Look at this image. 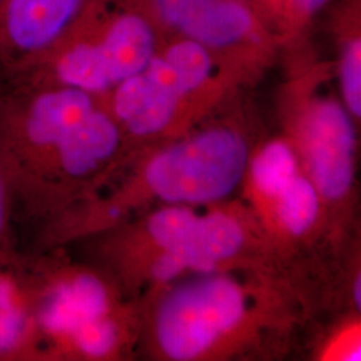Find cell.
<instances>
[{"label":"cell","mask_w":361,"mask_h":361,"mask_svg":"<svg viewBox=\"0 0 361 361\" xmlns=\"http://www.w3.org/2000/svg\"><path fill=\"white\" fill-rule=\"evenodd\" d=\"M119 336L118 324L111 316H106L79 329L66 349H73L85 357L104 359L116 352Z\"/></svg>","instance_id":"obj_14"},{"label":"cell","mask_w":361,"mask_h":361,"mask_svg":"<svg viewBox=\"0 0 361 361\" xmlns=\"http://www.w3.org/2000/svg\"><path fill=\"white\" fill-rule=\"evenodd\" d=\"M92 44L104 61L113 87L122 80L142 73L153 55L150 27L134 15H125L116 19L104 38Z\"/></svg>","instance_id":"obj_8"},{"label":"cell","mask_w":361,"mask_h":361,"mask_svg":"<svg viewBox=\"0 0 361 361\" xmlns=\"http://www.w3.org/2000/svg\"><path fill=\"white\" fill-rule=\"evenodd\" d=\"M43 360L31 255L0 253V361Z\"/></svg>","instance_id":"obj_5"},{"label":"cell","mask_w":361,"mask_h":361,"mask_svg":"<svg viewBox=\"0 0 361 361\" xmlns=\"http://www.w3.org/2000/svg\"><path fill=\"white\" fill-rule=\"evenodd\" d=\"M305 145L316 189L325 198L337 200L353 180L355 130L337 104L313 109L305 125Z\"/></svg>","instance_id":"obj_6"},{"label":"cell","mask_w":361,"mask_h":361,"mask_svg":"<svg viewBox=\"0 0 361 361\" xmlns=\"http://www.w3.org/2000/svg\"><path fill=\"white\" fill-rule=\"evenodd\" d=\"M18 221L13 186L0 158V253L8 252L15 245V224Z\"/></svg>","instance_id":"obj_17"},{"label":"cell","mask_w":361,"mask_h":361,"mask_svg":"<svg viewBox=\"0 0 361 361\" xmlns=\"http://www.w3.org/2000/svg\"><path fill=\"white\" fill-rule=\"evenodd\" d=\"M116 87L114 119L135 135L164 129L180 95L170 67L162 59L150 61L142 73L122 80Z\"/></svg>","instance_id":"obj_7"},{"label":"cell","mask_w":361,"mask_h":361,"mask_svg":"<svg viewBox=\"0 0 361 361\" xmlns=\"http://www.w3.org/2000/svg\"><path fill=\"white\" fill-rule=\"evenodd\" d=\"M165 62L174 75L180 94L198 87L210 70L209 55L195 42H182L171 47Z\"/></svg>","instance_id":"obj_13"},{"label":"cell","mask_w":361,"mask_h":361,"mask_svg":"<svg viewBox=\"0 0 361 361\" xmlns=\"http://www.w3.org/2000/svg\"><path fill=\"white\" fill-rule=\"evenodd\" d=\"M186 268L188 264L180 255L165 250V253L155 261L153 265V274L159 281H170Z\"/></svg>","instance_id":"obj_19"},{"label":"cell","mask_w":361,"mask_h":361,"mask_svg":"<svg viewBox=\"0 0 361 361\" xmlns=\"http://www.w3.org/2000/svg\"><path fill=\"white\" fill-rule=\"evenodd\" d=\"M31 268L43 359H47L65 350L79 329L110 316L111 298L104 280L92 273L58 271L35 253Z\"/></svg>","instance_id":"obj_3"},{"label":"cell","mask_w":361,"mask_h":361,"mask_svg":"<svg viewBox=\"0 0 361 361\" xmlns=\"http://www.w3.org/2000/svg\"><path fill=\"white\" fill-rule=\"evenodd\" d=\"M82 0H3L0 83L10 82L58 47Z\"/></svg>","instance_id":"obj_4"},{"label":"cell","mask_w":361,"mask_h":361,"mask_svg":"<svg viewBox=\"0 0 361 361\" xmlns=\"http://www.w3.org/2000/svg\"><path fill=\"white\" fill-rule=\"evenodd\" d=\"M246 164L247 149L238 134L210 130L157 155L146 182L169 202H210L232 193Z\"/></svg>","instance_id":"obj_1"},{"label":"cell","mask_w":361,"mask_h":361,"mask_svg":"<svg viewBox=\"0 0 361 361\" xmlns=\"http://www.w3.org/2000/svg\"><path fill=\"white\" fill-rule=\"evenodd\" d=\"M279 213L285 228L293 234H302L313 225L319 213V193L316 186L296 176L277 197Z\"/></svg>","instance_id":"obj_12"},{"label":"cell","mask_w":361,"mask_h":361,"mask_svg":"<svg viewBox=\"0 0 361 361\" xmlns=\"http://www.w3.org/2000/svg\"><path fill=\"white\" fill-rule=\"evenodd\" d=\"M252 174L261 193L277 198L297 176L295 154L285 143H269L255 158Z\"/></svg>","instance_id":"obj_11"},{"label":"cell","mask_w":361,"mask_h":361,"mask_svg":"<svg viewBox=\"0 0 361 361\" xmlns=\"http://www.w3.org/2000/svg\"><path fill=\"white\" fill-rule=\"evenodd\" d=\"M207 0H157L162 19L174 26H182Z\"/></svg>","instance_id":"obj_18"},{"label":"cell","mask_w":361,"mask_h":361,"mask_svg":"<svg viewBox=\"0 0 361 361\" xmlns=\"http://www.w3.org/2000/svg\"><path fill=\"white\" fill-rule=\"evenodd\" d=\"M244 235L240 225L225 214H209L194 219L176 250L195 271H212L216 264L234 256L243 245Z\"/></svg>","instance_id":"obj_9"},{"label":"cell","mask_w":361,"mask_h":361,"mask_svg":"<svg viewBox=\"0 0 361 361\" xmlns=\"http://www.w3.org/2000/svg\"><path fill=\"white\" fill-rule=\"evenodd\" d=\"M244 310L241 289L228 279L205 277L180 285L158 310L159 345L174 360L195 359L237 325Z\"/></svg>","instance_id":"obj_2"},{"label":"cell","mask_w":361,"mask_h":361,"mask_svg":"<svg viewBox=\"0 0 361 361\" xmlns=\"http://www.w3.org/2000/svg\"><path fill=\"white\" fill-rule=\"evenodd\" d=\"M1 3H3V0H0V4H1Z\"/></svg>","instance_id":"obj_22"},{"label":"cell","mask_w":361,"mask_h":361,"mask_svg":"<svg viewBox=\"0 0 361 361\" xmlns=\"http://www.w3.org/2000/svg\"><path fill=\"white\" fill-rule=\"evenodd\" d=\"M195 219L193 212L185 207H169L159 210L149 219L147 229L164 250H176Z\"/></svg>","instance_id":"obj_15"},{"label":"cell","mask_w":361,"mask_h":361,"mask_svg":"<svg viewBox=\"0 0 361 361\" xmlns=\"http://www.w3.org/2000/svg\"><path fill=\"white\" fill-rule=\"evenodd\" d=\"M343 91L348 107L353 114H361V44L360 40L352 42L343 61Z\"/></svg>","instance_id":"obj_16"},{"label":"cell","mask_w":361,"mask_h":361,"mask_svg":"<svg viewBox=\"0 0 361 361\" xmlns=\"http://www.w3.org/2000/svg\"><path fill=\"white\" fill-rule=\"evenodd\" d=\"M353 297H355V302L357 304V307H361V279L357 277L355 281V289H353Z\"/></svg>","instance_id":"obj_20"},{"label":"cell","mask_w":361,"mask_h":361,"mask_svg":"<svg viewBox=\"0 0 361 361\" xmlns=\"http://www.w3.org/2000/svg\"><path fill=\"white\" fill-rule=\"evenodd\" d=\"M308 10H316L319 8L322 4H324L326 0H300Z\"/></svg>","instance_id":"obj_21"},{"label":"cell","mask_w":361,"mask_h":361,"mask_svg":"<svg viewBox=\"0 0 361 361\" xmlns=\"http://www.w3.org/2000/svg\"><path fill=\"white\" fill-rule=\"evenodd\" d=\"M180 27L198 42L224 46L245 34L250 27V16L233 1L207 0Z\"/></svg>","instance_id":"obj_10"}]
</instances>
